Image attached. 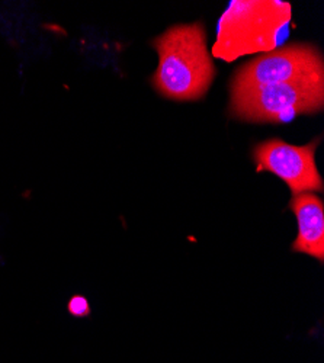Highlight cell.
I'll return each instance as SVG.
<instances>
[{"label": "cell", "instance_id": "obj_1", "mask_svg": "<svg viewBox=\"0 0 324 363\" xmlns=\"http://www.w3.org/2000/svg\"><path fill=\"white\" fill-rule=\"evenodd\" d=\"M159 66L152 84L163 98L191 102L208 94L217 70L201 22L170 26L152 41Z\"/></svg>", "mask_w": 324, "mask_h": 363}, {"label": "cell", "instance_id": "obj_2", "mask_svg": "<svg viewBox=\"0 0 324 363\" xmlns=\"http://www.w3.org/2000/svg\"><path fill=\"white\" fill-rule=\"evenodd\" d=\"M292 6L281 0H234L221 15L211 55L233 63L250 54H267L289 37Z\"/></svg>", "mask_w": 324, "mask_h": 363}, {"label": "cell", "instance_id": "obj_3", "mask_svg": "<svg viewBox=\"0 0 324 363\" xmlns=\"http://www.w3.org/2000/svg\"><path fill=\"white\" fill-rule=\"evenodd\" d=\"M324 108V79L230 90L233 118L257 124H275Z\"/></svg>", "mask_w": 324, "mask_h": 363}, {"label": "cell", "instance_id": "obj_4", "mask_svg": "<svg viewBox=\"0 0 324 363\" xmlns=\"http://www.w3.org/2000/svg\"><path fill=\"white\" fill-rule=\"evenodd\" d=\"M324 79L323 52L313 44L296 43L260 54L233 73L230 90Z\"/></svg>", "mask_w": 324, "mask_h": 363}, {"label": "cell", "instance_id": "obj_5", "mask_svg": "<svg viewBox=\"0 0 324 363\" xmlns=\"http://www.w3.org/2000/svg\"><path fill=\"white\" fill-rule=\"evenodd\" d=\"M321 137L306 145H294L279 138L262 141L253 148L257 172H271L288 185L292 196L323 192V177L317 169L315 151Z\"/></svg>", "mask_w": 324, "mask_h": 363}, {"label": "cell", "instance_id": "obj_6", "mask_svg": "<svg viewBox=\"0 0 324 363\" xmlns=\"http://www.w3.org/2000/svg\"><path fill=\"white\" fill-rule=\"evenodd\" d=\"M289 208L296 214L298 234L291 249L324 260V203L315 194H300L292 196Z\"/></svg>", "mask_w": 324, "mask_h": 363}, {"label": "cell", "instance_id": "obj_7", "mask_svg": "<svg viewBox=\"0 0 324 363\" xmlns=\"http://www.w3.org/2000/svg\"><path fill=\"white\" fill-rule=\"evenodd\" d=\"M67 310H69V313H70L73 317H79V318L87 317V315L91 314V306H89V302H87V299H86L83 295H74V296L69 301Z\"/></svg>", "mask_w": 324, "mask_h": 363}]
</instances>
